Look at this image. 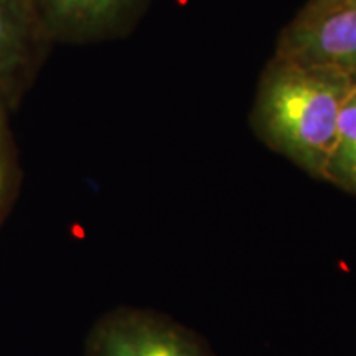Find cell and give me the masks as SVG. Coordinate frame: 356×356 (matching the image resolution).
Segmentation results:
<instances>
[{
	"instance_id": "cell-7",
	"label": "cell",
	"mask_w": 356,
	"mask_h": 356,
	"mask_svg": "<svg viewBox=\"0 0 356 356\" xmlns=\"http://www.w3.org/2000/svg\"><path fill=\"white\" fill-rule=\"evenodd\" d=\"M6 113L7 108L3 102L0 101V202H2L3 195H6L7 186V155H6V145H7V122H6Z\"/></svg>"
},
{
	"instance_id": "cell-9",
	"label": "cell",
	"mask_w": 356,
	"mask_h": 356,
	"mask_svg": "<svg viewBox=\"0 0 356 356\" xmlns=\"http://www.w3.org/2000/svg\"><path fill=\"white\" fill-rule=\"evenodd\" d=\"M3 106H6V104H3Z\"/></svg>"
},
{
	"instance_id": "cell-4",
	"label": "cell",
	"mask_w": 356,
	"mask_h": 356,
	"mask_svg": "<svg viewBox=\"0 0 356 356\" xmlns=\"http://www.w3.org/2000/svg\"><path fill=\"white\" fill-rule=\"evenodd\" d=\"M150 0H37L38 17L53 43L88 44L127 37Z\"/></svg>"
},
{
	"instance_id": "cell-2",
	"label": "cell",
	"mask_w": 356,
	"mask_h": 356,
	"mask_svg": "<svg viewBox=\"0 0 356 356\" xmlns=\"http://www.w3.org/2000/svg\"><path fill=\"white\" fill-rule=\"evenodd\" d=\"M274 55L338 71L356 84V0H309L280 32Z\"/></svg>"
},
{
	"instance_id": "cell-8",
	"label": "cell",
	"mask_w": 356,
	"mask_h": 356,
	"mask_svg": "<svg viewBox=\"0 0 356 356\" xmlns=\"http://www.w3.org/2000/svg\"><path fill=\"white\" fill-rule=\"evenodd\" d=\"M315 2H338V0H315Z\"/></svg>"
},
{
	"instance_id": "cell-6",
	"label": "cell",
	"mask_w": 356,
	"mask_h": 356,
	"mask_svg": "<svg viewBox=\"0 0 356 356\" xmlns=\"http://www.w3.org/2000/svg\"><path fill=\"white\" fill-rule=\"evenodd\" d=\"M323 181L356 197V84L351 88L341 108L337 139Z\"/></svg>"
},
{
	"instance_id": "cell-5",
	"label": "cell",
	"mask_w": 356,
	"mask_h": 356,
	"mask_svg": "<svg viewBox=\"0 0 356 356\" xmlns=\"http://www.w3.org/2000/svg\"><path fill=\"white\" fill-rule=\"evenodd\" d=\"M50 47L37 0H0V101L7 109L32 86Z\"/></svg>"
},
{
	"instance_id": "cell-1",
	"label": "cell",
	"mask_w": 356,
	"mask_h": 356,
	"mask_svg": "<svg viewBox=\"0 0 356 356\" xmlns=\"http://www.w3.org/2000/svg\"><path fill=\"white\" fill-rule=\"evenodd\" d=\"M353 86L338 71L274 55L257 83L252 132L275 154L323 181L341 108Z\"/></svg>"
},
{
	"instance_id": "cell-3",
	"label": "cell",
	"mask_w": 356,
	"mask_h": 356,
	"mask_svg": "<svg viewBox=\"0 0 356 356\" xmlns=\"http://www.w3.org/2000/svg\"><path fill=\"white\" fill-rule=\"evenodd\" d=\"M86 356H215L208 341L170 315L119 309L89 335Z\"/></svg>"
}]
</instances>
